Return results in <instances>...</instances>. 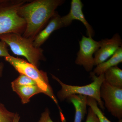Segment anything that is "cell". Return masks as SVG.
Segmentation results:
<instances>
[{"mask_svg": "<svg viewBox=\"0 0 122 122\" xmlns=\"http://www.w3.org/2000/svg\"><path fill=\"white\" fill-rule=\"evenodd\" d=\"M63 0H35L26 2L18 10L25 21L26 28L22 36L33 41L48 24L56 10L65 2Z\"/></svg>", "mask_w": 122, "mask_h": 122, "instance_id": "6da1fadb", "label": "cell"}, {"mask_svg": "<svg viewBox=\"0 0 122 122\" xmlns=\"http://www.w3.org/2000/svg\"><path fill=\"white\" fill-rule=\"evenodd\" d=\"M26 0H0V35L14 33L22 35L26 28L18 10Z\"/></svg>", "mask_w": 122, "mask_h": 122, "instance_id": "7a4b0ae2", "label": "cell"}, {"mask_svg": "<svg viewBox=\"0 0 122 122\" xmlns=\"http://www.w3.org/2000/svg\"><path fill=\"white\" fill-rule=\"evenodd\" d=\"M0 40L6 43L14 54L25 57L30 63L37 68L40 61L46 60L44 50L35 47L32 41L22 35L14 33L5 34L0 35Z\"/></svg>", "mask_w": 122, "mask_h": 122, "instance_id": "3957f363", "label": "cell"}, {"mask_svg": "<svg viewBox=\"0 0 122 122\" xmlns=\"http://www.w3.org/2000/svg\"><path fill=\"white\" fill-rule=\"evenodd\" d=\"M5 58L20 74L25 75L35 81L38 86L44 92L45 94L49 96L55 103L61 115H62V111L50 84L46 72L38 69L37 67L20 58L10 55Z\"/></svg>", "mask_w": 122, "mask_h": 122, "instance_id": "277c9868", "label": "cell"}, {"mask_svg": "<svg viewBox=\"0 0 122 122\" xmlns=\"http://www.w3.org/2000/svg\"><path fill=\"white\" fill-rule=\"evenodd\" d=\"M90 75L93 82L88 85L83 86H72L63 83L58 78L53 75H51L52 78L57 81L61 86V89L58 92L57 96L59 100L63 101L72 95H81L91 97L94 99L102 111L105 107L103 101L100 96V89L102 84L105 80L104 74L96 76L92 72Z\"/></svg>", "mask_w": 122, "mask_h": 122, "instance_id": "5b68a950", "label": "cell"}, {"mask_svg": "<svg viewBox=\"0 0 122 122\" xmlns=\"http://www.w3.org/2000/svg\"><path fill=\"white\" fill-rule=\"evenodd\" d=\"M101 99L109 112L119 120L122 119V89L113 87L104 80L100 89Z\"/></svg>", "mask_w": 122, "mask_h": 122, "instance_id": "8992f818", "label": "cell"}, {"mask_svg": "<svg viewBox=\"0 0 122 122\" xmlns=\"http://www.w3.org/2000/svg\"><path fill=\"white\" fill-rule=\"evenodd\" d=\"M79 44L75 64L82 66L86 72H91L94 66L93 55L100 48V41H96L93 38L83 35Z\"/></svg>", "mask_w": 122, "mask_h": 122, "instance_id": "52a82bcc", "label": "cell"}, {"mask_svg": "<svg viewBox=\"0 0 122 122\" xmlns=\"http://www.w3.org/2000/svg\"><path fill=\"white\" fill-rule=\"evenodd\" d=\"M100 41V48L94 54V66L106 61L122 47V38L118 33L115 34L110 39H102Z\"/></svg>", "mask_w": 122, "mask_h": 122, "instance_id": "ba28073f", "label": "cell"}, {"mask_svg": "<svg viewBox=\"0 0 122 122\" xmlns=\"http://www.w3.org/2000/svg\"><path fill=\"white\" fill-rule=\"evenodd\" d=\"M83 5L81 0H72L69 12L61 17V20L64 27L69 26L74 20L81 21L86 29L87 37L93 38L94 35V31L84 16L82 11Z\"/></svg>", "mask_w": 122, "mask_h": 122, "instance_id": "9c48e42d", "label": "cell"}, {"mask_svg": "<svg viewBox=\"0 0 122 122\" xmlns=\"http://www.w3.org/2000/svg\"><path fill=\"white\" fill-rule=\"evenodd\" d=\"M63 27L61 17L56 12L46 26L36 36L33 41V45L36 48H41L54 31Z\"/></svg>", "mask_w": 122, "mask_h": 122, "instance_id": "30bf717a", "label": "cell"}, {"mask_svg": "<svg viewBox=\"0 0 122 122\" xmlns=\"http://www.w3.org/2000/svg\"><path fill=\"white\" fill-rule=\"evenodd\" d=\"M87 96L81 95H72L66 99L71 103L75 109L74 122H82L87 114Z\"/></svg>", "mask_w": 122, "mask_h": 122, "instance_id": "8fae6325", "label": "cell"}, {"mask_svg": "<svg viewBox=\"0 0 122 122\" xmlns=\"http://www.w3.org/2000/svg\"><path fill=\"white\" fill-rule=\"evenodd\" d=\"M122 62V47H121L110 58L96 66L92 73L96 76H99L104 74L107 70L117 66Z\"/></svg>", "mask_w": 122, "mask_h": 122, "instance_id": "7c38bea8", "label": "cell"}, {"mask_svg": "<svg viewBox=\"0 0 122 122\" xmlns=\"http://www.w3.org/2000/svg\"><path fill=\"white\" fill-rule=\"evenodd\" d=\"M13 90L19 95L23 104L29 102L30 98L34 95L45 92L37 85L11 86Z\"/></svg>", "mask_w": 122, "mask_h": 122, "instance_id": "4fadbf2b", "label": "cell"}, {"mask_svg": "<svg viewBox=\"0 0 122 122\" xmlns=\"http://www.w3.org/2000/svg\"><path fill=\"white\" fill-rule=\"evenodd\" d=\"M104 74L105 81L113 87L122 89V70L117 66L107 70Z\"/></svg>", "mask_w": 122, "mask_h": 122, "instance_id": "5bb4252c", "label": "cell"}, {"mask_svg": "<svg viewBox=\"0 0 122 122\" xmlns=\"http://www.w3.org/2000/svg\"><path fill=\"white\" fill-rule=\"evenodd\" d=\"M87 106H89L94 112L98 118L99 122H111L104 115L100 108L99 107L97 102L94 99L87 97Z\"/></svg>", "mask_w": 122, "mask_h": 122, "instance_id": "9a60e30c", "label": "cell"}, {"mask_svg": "<svg viewBox=\"0 0 122 122\" xmlns=\"http://www.w3.org/2000/svg\"><path fill=\"white\" fill-rule=\"evenodd\" d=\"M32 85H37L35 81L28 76L23 74H20V76L11 82V86H21Z\"/></svg>", "mask_w": 122, "mask_h": 122, "instance_id": "2e32d148", "label": "cell"}, {"mask_svg": "<svg viewBox=\"0 0 122 122\" xmlns=\"http://www.w3.org/2000/svg\"><path fill=\"white\" fill-rule=\"evenodd\" d=\"M15 113L7 110L5 105L0 102V122H12Z\"/></svg>", "mask_w": 122, "mask_h": 122, "instance_id": "e0dca14e", "label": "cell"}, {"mask_svg": "<svg viewBox=\"0 0 122 122\" xmlns=\"http://www.w3.org/2000/svg\"><path fill=\"white\" fill-rule=\"evenodd\" d=\"M8 47L5 42L0 40V57L5 58L10 55L9 53Z\"/></svg>", "mask_w": 122, "mask_h": 122, "instance_id": "ac0fdd59", "label": "cell"}, {"mask_svg": "<svg viewBox=\"0 0 122 122\" xmlns=\"http://www.w3.org/2000/svg\"><path fill=\"white\" fill-rule=\"evenodd\" d=\"M86 122H99L98 118L90 107H89Z\"/></svg>", "mask_w": 122, "mask_h": 122, "instance_id": "d6986e66", "label": "cell"}, {"mask_svg": "<svg viewBox=\"0 0 122 122\" xmlns=\"http://www.w3.org/2000/svg\"><path fill=\"white\" fill-rule=\"evenodd\" d=\"M38 122H54L51 119L50 116V112L46 108L42 113L41 116Z\"/></svg>", "mask_w": 122, "mask_h": 122, "instance_id": "ffe728a7", "label": "cell"}, {"mask_svg": "<svg viewBox=\"0 0 122 122\" xmlns=\"http://www.w3.org/2000/svg\"><path fill=\"white\" fill-rule=\"evenodd\" d=\"M4 69V64L2 62L0 61V77H2Z\"/></svg>", "mask_w": 122, "mask_h": 122, "instance_id": "44dd1931", "label": "cell"}, {"mask_svg": "<svg viewBox=\"0 0 122 122\" xmlns=\"http://www.w3.org/2000/svg\"><path fill=\"white\" fill-rule=\"evenodd\" d=\"M20 119V117L19 115L17 113H16L12 122H19Z\"/></svg>", "mask_w": 122, "mask_h": 122, "instance_id": "7402d4cb", "label": "cell"}]
</instances>
